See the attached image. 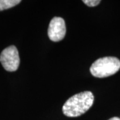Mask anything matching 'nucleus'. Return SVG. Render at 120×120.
Masks as SVG:
<instances>
[{"mask_svg": "<svg viewBox=\"0 0 120 120\" xmlns=\"http://www.w3.org/2000/svg\"><path fill=\"white\" fill-rule=\"evenodd\" d=\"M83 2L89 7H95L101 2L99 0H83Z\"/></svg>", "mask_w": 120, "mask_h": 120, "instance_id": "423d86ee", "label": "nucleus"}, {"mask_svg": "<svg viewBox=\"0 0 120 120\" xmlns=\"http://www.w3.org/2000/svg\"><path fill=\"white\" fill-rule=\"evenodd\" d=\"M66 27L64 19L60 17H53L49 23L47 35L52 41L57 42L65 38Z\"/></svg>", "mask_w": 120, "mask_h": 120, "instance_id": "20e7f679", "label": "nucleus"}, {"mask_svg": "<svg viewBox=\"0 0 120 120\" xmlns=\"http://www.w3.org/2000/svg\"><path fill=\"white\" fill-rule=\"evenodd\" d=\"M120 69V60L116 57H104L95 60L90 67L93 76L103 78L117 73Z\"/></svg>", "mask_w": 120, "mask_h": 120, "instance_id": "f03ea898", "label": "nucleus"}, {"mask_svg": "<svg viewBox=\"0 0 120 120\" xmlns=\"http://www.w3.org/2000/svg\"><path fill=\"white\" fill-rule=\"evenodd\" d=\"M108 120H120V118L117 117H112V118Z\"/></svg>", "mask_w": 120, "mask_h": 120, "instance_id": "0eeeda50", "label": "nucleus"}, {"mask_svg": "<svg viewBox=\"0 0 120 120\" xmlns=\"http://www.w3.org/2000/svg\"><path fill=\"white\" fill-rule=\"evenodd\" d=\"M21 3L20 0H0V11L11 8Z\"/></svg>", "mask_w": 120, "mask_h": 120, "instance_id": "39448f33", "label": "nucleus"}, {"mask_svg": "<svg viewBox=\"0 0 120 120\" xmlns=\"http://www.w3.org/2000/svg\"><path fill=\"white\" fill-rule=\"evenodd\" d=\"M94 96L91 91H83L69 98L62 107L65 116L75 117L85 113L92 106Z\"/></svg>", "mask_w": 120, "mask_h": 120, "instance_id": "f257e3e1", "label": "nucleus"}, {"mask_svg": "<svg viewBox=\"0 0 120 120\" xmlns=\"http://www.w3.org/2000/svg\"><path fill=\"white\" fill-rule=\"evenodd\" d=\"M0 62L6 71L9 72L16 71L20 64L17 47L15 45H10L4 49L0 55Z\"/></svg>", "mask_w": 120, "mask_h": 120, "instance_id": "7ed1b4c3", "label": "nucleus"}]
</instances>
